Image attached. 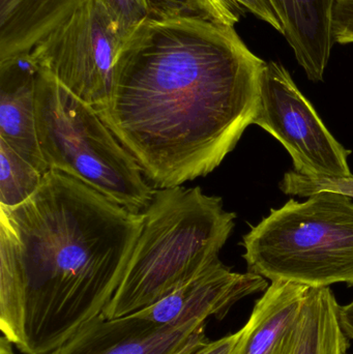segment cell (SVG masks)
Segmentation results:
<instances>
[{"label":"cell","instance_id":"obj_1","mask_svg":"<svg viewBox=\"0 0 353 354\" xmlns=\"http://www.w3.org/2000/svg\"><path fill=\"white\" fill-rule=\"evenodd\" d=\"M267 62L201 15L146 21L122 44L97 110L157 189L209 176L253 124Z\"/></svg>","mask_w":353,"mask_h":354},{"label":"cell","instance_id":"obj_11","mask_svg":"<svg viewBox=\"0 0 353 354\" xmlns=\"http://www.w3.org/2000/svg\"><path fill=\"white\" fill-rule=\"evenodd\" d=\"M37 74L30 53L0 62V140L47 174L37 138Z\"/></svg>","mask_w":353,"mask_h":354},{"label":"cell","instance_id":"obj_12","mask_svg":"<svg viewBox=\"0 0 353 354\" xmlns=\"http://www.w3.org/2000/svg\"><path fill=\"white\" fill-rule=\"evenodd\" d=\"M281 22L286 41L313 82L323 80L335 45L336 0H269Z\"/></svg>","mask_w":353,"mask_h":354},{"label":"cell","instance_id":"obj_22","mask_svg":"<svg viewBox=\"0 0 353 354\" xmlns=\"http://www.w3.org/2000/svg\"><path fill=\"white\" fill-rule=\"evenodd\" d=\"M12 346L14 345L8 339L4 338V337L0 339V354H15Z\"/></svg>","mask_w":353,"mask_h":354},{"label":"cell","instance_id":"obj_21","mask_svg":"<svg viewBox=\"0 0 353 354\" xmlns=\"http://www.w3.org/2000/svg\"><path fill=\"white\" fill-rule=\"evenodd\" d=\"M339 318L342 330L353 340V301L346 306H340Z\"/></svg>","mask_w":353,"mask_h":354},{"label":"cell","instance_id":"obj_14","mask_svg":"<svg viewBox=\"0 0 353 354\" xmlns=\"http://www.w3.org/2000/svg\"><path fill=\"white\" fill-rule=\"evenodd\" d=\"M330 287H309L294 354H352Z\"/></svg>","mask_w":353,"mask_h":354},{"label":"cell","instance_id":"obj_2","mask_svg":"<svg viewBox=\"0 0 353 354\" xmlns=\"http://www.w3.org/2000/svg\"><path fill=\"white\" fill-rule=\"evenodd\" d=\"M143 220L57 170L26 201L0 206L2 337L21 353L52 354L103 315Z\"/></svg>","mask_w":353,"mask_h":354},{"label":"cell","instance_id":"obj_18","mask_svg":"<svg viewBox=\"0 0 353 354\" xmlns=\"http://www.w3.org/2000/svg\"><path fill=\"white\" fill-rule=\"evenodd\" d=\"M286 195L309 197L323 191L337 192L353 199V176L346 178H312L289 171L279 183Z\"/></svg>","mask_w":353,"mask_h":354},{"label":"cell","instance_id":"obj_19","mask_svg":"<svg viewBox=\"0 0 353 354\" xmlns=\"http://www.w3.org/2000/svg\"><path fill=\"white\" fill-rule=\"evenodd\" d=\"M333 33L336 43L341 45L353 44V0H336Z\"/></svg>","mask_w":353,"mask_h":354},{"label":"cell","instance_id":"obj_17","mask_svg":"<svg viewBox=\"0 0 353 354\" xmlns=\"http://www.w3.org/2000/svg\"><path fill=\"white\" fill-rule=\"evenodd\" d=\"M203 12L213 22L234 27L240 16L251 12L283 32L281 22L269 0H198Z\"/></svg>","mask_w":353,"mask_h":354},{"label":"cell","instance_id":"obj_9","mask_svg":"<svg viewBox=\"0 0 353 354\" xmlns=\"http://www.w3.org/2000/svg\"><path fill=\"white\" fill-rule=\"evenodd\" d=\"M267 279L260 274L234 272L220 261L134 314L168 326L207 322L211 317L222 319L240 299L267 290Z\"/></svg>","mask_w":353,"mask_h":354},{"label":"cell","instance_id":"obj_16","mask_svg":"<svg viewBox=\"0 0 353 354\" xmlns=\"http://www.w3.org/2000/svg\"><path fill=\"white\" fill-rule=\"evenodd\" d=\"M45 174L0 140V206L14 207L26 201Z\"/></svg>","mask_w":353,"mask_h":354},{"label":"cell","instance_id":"obj_6","mask_svg":"<svg viewBox=\"0 0 353 354\" xmlns=\"http://www.w3.org/2000/svg\"><path fill=\"white\" fill-rule=\"evenodd\" d=\"M122 41L99 0H82L72 14L30 52L37 68L85 103L99 110L113 86Z\"/></svg>","mask_w":353,"mask_h":354},{"label":"cell","instance_id":"obj_20","mask_svg":"<svg viewBox=\"0 0 353 354\" xmlns=\"http://www.w3.org/2000/svg\"><path fill=\"white\" fill-rule=\"evenodd\" d=\"M238 335L240 333L236 332L218 340L209 341L194 354H230L238 341Z\"/></svg>","mask_w":353,"mask_h":354},{"label":"cell","instance_id":"obj_4","mask_svg":"<svg viewBox=\"0 0 353 354\" xmlns=\"http://www.w3.org/2000/svg\"><path fill=\"white\" fill-rule=\"evenodd\" d=\"M248 272L310 287H353V199L323 191L290 199L242 239Z\"/></svg>","mask_w":353,"mask_h":354},{"label":"cell","instance_id":"obj_3","mask_svg":"<svg viewBox=\"0 0 353 354\" xmlns=\"http://www.w3.org/2000/svg\"><path fill=\"white\" fill-rule=\"evenodd\" d=\"M124 279L104 311L108 319L153 305L221 261L236 226L223 199L184 185L155 189Z\"/></svg>","mask_w":353,"mask_h":354},{"label":"cell","instance_id":"obj_13","mask_svg":"<svg viewBox=\"0 0 353 354\" xmlns=\"http://www.w3.org/2000/svg\"><path fill=\"white\" fill-rule=\"evenodd\" d=\"M82 0H0V62L26 55Z\"/></svg>","mask_w":353,"mask_h":354},{"label":"cell","instance_id":"obj_10","mask_svg":"<svg viewBox=\"0 0 353 354\" xmlns=\"http://www.w3.org/2000/svg\"><path fill=\"white\" fill-rule=\"evenodd\" d=\"M309 287L273 281L238 330L230 354H294Z\"/></svg>","mask_w":353,"mask_h":354},{"label":"cell","instance_id":"obj_7","mask_svg":"<svg viewBox=\"0 0 353 354\" xmlns=\"http://www.w3.org/2000/svg\"><path fill=\"white\" fill-rule=\"evenodd\" d=\"M253 124L288 151L296 174L312 178L352 176L346 149L327 130L316 110L279 62H267Z\"/></svg>","mask_w":353,"mask_h":354},{"label":"cell","instance_id":"obj_5","mask_svg":"<svg viewBox=\"0 0 353 354\" xmlns=\"http://www.w3.org/2000/svg\"><path fill=\"white\" fill-rule=\"evenodd\" d=\"M39 149L49 170L75 177L126 209L143 214L155 187L95 108L39 68Z\"/></svg>","mask_w":353,"mask_h":354},{"label":"cell","instance_id":"obj_15","mask_svg":"<svg viewBox=\"0 0 353 354\" xmlns=\"http://www.w3.org/2000/svg\"><path fill=\"white\" fill-rule=\"evenodd\" d=\"M126 41L146 21L162 20L182 15L205 16L198 0H99Z\"/></svg>","mask_w":353,"mask_h":354},{"label":"cell","instance_id":"obj_8","mask_svg":"<svg viewBox=\"0 0 353 354\" xmlns=\"http://www.w3.org/2000/svg\"><path fill=\"white\" fill-rule=\"evenodd\" d=\"M207 322L157 324L136 314L89 322L52 354H194L209 342Z\"/></svg>","mask_w":353,"mask_h":354}]
</instances>
